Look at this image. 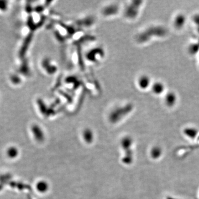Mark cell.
I'll return each mask as SVG.
<instances>
[{
	"mask_svg": "<svg viewBox=\"0 0 199 199\" xmlns=\"http://www.w3.org/2000/svg\"><path fill=\"white\" fill-rule=\"evenodd\" d=\"M121 6L117 3L113 2L106 4L100 11V14L103 18L111 19L118 16L122 12Z\"/></svg>",
	"mask_w": 199,
	"mask_h": 199,
	"instance_id": "1",
	"label": "cell"
},
{
	"mask_svg": "<svg viewBox=\"0 0 199 199\" xmlns=\"http://www.w3.org/2000/svg\"><path fill=\"white\" fill-rule=\"evenodd\" d=\"M149 79L148 76L142 75L139 76L137 80V85L141 90L146 89L149 86Z\"/></svg>",
	"mask_w": 199,
	"mask_h": 199,
	"instance_id": "2",
	"label": "cell"
}]
</instances>
